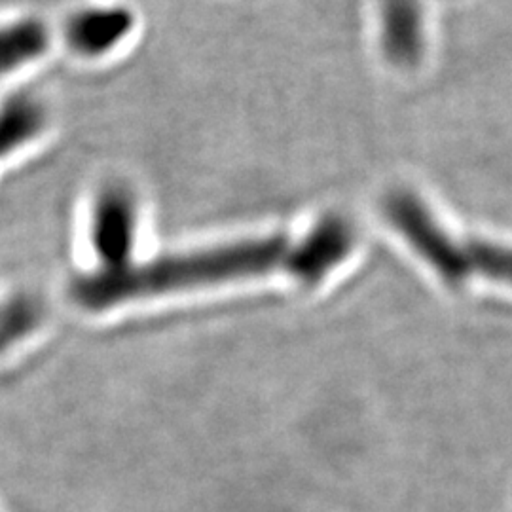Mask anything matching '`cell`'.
Listing matches in <instances>:
<instances>
[{"mask_svg": "<svg viewBox=\"0 0 512 512\" xmlns=\"http://www.w3.org/2000/svg\"><path fill=\"white\" fill-rule=\"evenodd\" d=\"M353 247V232L340 217L321 220L298 247L291 249L287 268L306 283H315L336 268Z\"/></svg>", "mask_w": 512, "mask_h": 512, "instance_id": "obj_3", "label": "cell"}, {"mask_svg": "<svg viewBox=\"0 0 512 512\" xmlns=\"http://www.w3.org/2000/svg\"><path fill=\"white\" fill-rule=\"evenodd\" d=\"M133 25V19L124 8H93L84 10L69 21L67 38L76 52L99 55L109 52Z\"/></svg>", "mask_w": 512, "mask_h": 512, "instance_id": "obj_5", "label": "cell"}, {"mask_svg": "<svg viewBox=\"0 0 512 512\" xmlns=\"http://www.w3.org/2000/svg\"><path fill=\"white\" fill-rule=\"evenodd\" d=\"M385 55L401 67L414 65L423 50V21L418 0H385Z\"/></svg>", "mask_w": 512, "mask_h": 512, "instance_id": "obj_6", "label": "cell"}, {"mask_svg": "<svg viewBox=\"0 0 512 512\" xmlns=\"http://www.w3.org/2000/svg\"><path fill=\"white\" fill-rule=\"evenodd\" d=\"M471 266L490 279L512 285V251L492 243H473L469 249Z\"/></svg>", "mask_w": 512, "mask_h": 512, "instance_id": "obj_9", "label": "cell"}, {"mask_svg": "<svg viewBox=\"0 0 512 512\" xmlns=\"http://www.w3.org/2000/svg\"><path fill=\"white\" fill-rule=\"evenodd\" d=\"M48 46L46 27L35 21H19L0 29V73L16 69L42 54Z\"/></svg>", "mask_w": 512, "mask_h": 512, "instance_id": "obj_8", "label": "cell"}, {"mask_svg": "<svg viewBox=\"0 0 512 512\" xmlns=\"http://www.w3.org/2000/svg\"><path fill=\"white\" fill-rule=\"evenodd\" d=\"M93 238L107 268L128 266L135 239V203L124 188H110L99 198Z\"/></svg>", "mask_w": 512, "mask_h": 512, "instance_id": "obj_4", "label": "cell"}, {"mask_svg": "<svg viewBox=\"0 0 512 512\" xmlns=\"http://www.w3.org/2000/svg\"><path fill=\"white\" fill-rule=\"evenodd\" d=\"M44 109L29 95L10 99L0 110V156L29 143L44 126Z\"/></svg>", "mask_w": 512, "mask_h": 512, "instance_id": "obj_7", "label": "cell"}, {"mask_svg": "<svg viewBox=\"0 0 512 512\" xmlns=\"http://www.w3.org/2000/svg\"><path fill=\"white\" fill-rule=\"evenodd\" d=\"M291 247L283 239L241 241L188 255L165 256L145 266L105 268L82 277L74 296L88 308H107L131 298L217 285L287 266Z\"/></svg>", "mask_w": 512, "mask_h": 512, "instance_id": "obj_1", "label": "cell"}, {"mask_svg": "<svg viewBox=\"0 0 512 512\" xmlns=\"http://www.w3.org/2000/svg\"><path fill=\"white\" fill-rule=\"evenodd\" d=\"M387 217L404 239L433 266L446 283L458 285L469 274V251L459 249L458 243L446 234L429 209L410 192H397L385 203Z\"/></svg>", "mask_w": 512, "mask_h": 512, "instance_id": "obj_2", "label": "cell"}]
</instances>
